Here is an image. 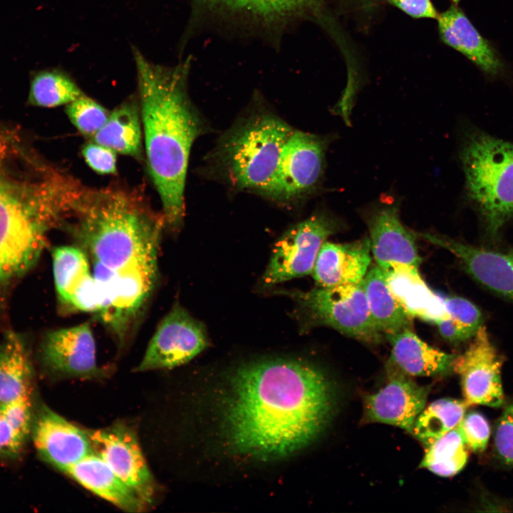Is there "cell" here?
<instances>
[{
	"label": "cell",
	"mask_w": 513,
	"mask_h": 513,
	"mask_svg": "<svg viewBox=\"0 0 513 513\" xmlns=\"http://www.w3.org/2000/svg\"><path fill=\"white\" fill-rule=\"evenodd\" d=\"M71 215L97 285L98 315L122 343L157 281L163 215L136 191L117 185L86 188Z\"/></svg>",
	"instance_id": "1"
},
{
	"label": "cell",
	"mask_w": 513,
	"mask_h": 513,
	"mask_svg": "<svg viewBox=\"0 0 513 513\" xmlns=\"http://www.w3.org/2000/svg\"><path fill=\"white\" fill-rule=\"evenodd\" d=\"M223 416L230 447L252 457H284L321 432L333 408L324 374L307 362L287 359L252 361L231 375Z\"/></svg>",
	"instance_id": "2"
},
{
	"label": "cell",
	"mask_w": 513,
	"mask_h": 513,
	"mask_svg": "<svg viewBox=\"0 0 513 513\" xmlns=\"http://www.w3.org/2000/svg\"><path fill=\"white\" fill-rule=\"evenodd\" d=\"M132 51L148 172L160 196L165 227L177 230L185 216L190 150L204 131L188 95L190 61L167 66L152 63L135 47Z\"/></svg>",
	"instance_id": "3"
},
{
	"label": "cell",
	"mask_w": 513,
	"mask_h": 513,
	"mask_svg": "<svg viewBox=\"0 0 513 513\" xmlns=\"http://www.w3.org/2000/svg\"><path fill=\"white\" fill-rule=\"evenodd\" d=\"M74 198L73 183L59 173L28 185L0 175V293L37 261L47 230Z\"/></svg>",
	"instance_id": "4"
},
{
	"label": "cell",
	"mask_w": 513,
	"mask_h": 513,
	"mask_svg": "<svg viewBox=\"0 0 513 513\" xmlns=\"http://www.w3.org/2000/svg\"><path fill=\"white\" fill-rule=\"evenodd\" d=\"M293 131L274 114H251L222 136L214 153L216 162L234 187L266 195Z\"/></svg>",
	"instance_id": "5"
},
{
	"label": "cell",
	"mask_w": 513,
	"mask_h": 513,
	"mask_svg": "<svg viewBox=\"0 0 513 513\" xmlns=\"http://www.w3.org/2000/svg\"><path fill=\"white\" fill-rule=\"evenodd\" d=\"M466 195L486 234L497 239L513 219V142L472 130L460 152Z\"/></svg>",
	"instance_id": "6"
},
{
	"label": "cell",
	"mask_w": 513,
	"mask_h": 513,
	"mask_svg": "<svg viewBox=\"0 0 513 513\" xmlns=\"http://www.w3.org/2000/svg\"><path fill=\"white\" fill-rule=\"evenodd\" d=\"M297 305L303 328L328 326L348 336L377 343L383 333L371 316L363 280L359 284L317 286L308 291L288 293Z\"/></svg>",
	"instance_id": "7"
},
{
	"label": "cell",
	"mask_w": 513,
	"mask_h": 513,
	"mask_svg": "<svg viewBox=\"0 0 513 513\" xmlns=\"http://www.w3.org/2000/svg\"><path fill=\"white\" fill-rule=\"evenodd\" d=\"M339 228L337 219L318 212L289 229L274 246L263 286L311 274L321 247Z\"/></svg>",
	"instance_id": "8"
},
{
	"label": "cell",
	"mask_w": 513,
	"mask_h": 513,
	"mask_svg": "<svg viewBox=\"0 0 513 513\" xmlns=\"http://www.w3.org/2000/svg\"><path fill=\"white\" fill-rule=\"evenodd\" d=\"M207 345L204 326L175 304L160 321L136 370L177 367L190 361Z\"/></svg>",
	"instance_id": "9"
},
{
	"label": "cell",
	"mask_w": 513,
	"mask_h": 513,
	"mask_svg": "<svg viewBox=\"0 0 513 513\" xmlns=\"http://www.w3.org/2000/svg\"><path fill=\"white\" fill-rule=\"evenodd\" d=\"M327 145L323 137L294 130L266 196L289 201L314 190L323 172Z\"/></svg>",
	"instance_id": "10"
},
{
	"label": "cell",
	"mask_w": 513,
	"mask_h": 513,
	"mask_svg": "<svg viewBox=\"0 0 513 513\" xmlns=\"http://www.w3.org/2000/svg\"><path fill=\"white\" fill-rule=\"evenodd\" d=\"M93 452L100 456L148 506L156 484L135 433L125 425L88 431Z\"/></svg>",
	"instance_id": "11"
},
{
	"label": "cell",
	"mask_w": 513,
	"mask_h": 513,
	"mask_svg": "<svg viewBox=\"0 0 513 513\" xmlns=\"http://www.w3.org/2000/svg\"><path fill=\"white\" fill-rule=\"evenodd\" d=\"M469 348L456 356L453 370L461 377L467 405L497 408L504 402L501 380L502 358L482 326Z\"/></svg>",
	"instance_id": "12"
},
{
	"label": "cell",
	"mask_w": 513,
	"mask_h": 513,
	"mask_svg": "<svg viewBox=\"0 0 513 513\" xmlns=\"http://www.w3.org/2000/svg\"><path fill=\"white\" fill-rule=\"evenodd\" d=\"M410 376L389 360L386 384L364 398L365 418L369 422L395 425L412 433L430 388L418 384Z\"/></svg>",
	"instance_id": "13"
},
{
	"label": "cell",
	"mask_w": 513,
	"mask_h": 513,
	"mask_svg": "<svg viewBox=\"0 0 513 513\" xmlns=\"http://www.w3.org/2000/svg\"><path fill=\"white\" fill-rule=\"evenodd\" d=\"M370 250L383 270L400 264L418 269L421 259L415 233L406 229L400 219L398 204L380 200L367 211Z\"/></svg>",
	"instance_id": "14"
},
{
	"label": "cell",
	"mask_w": 513,
	"mask_h": 513,
	"mask_svg": "<svg viewBox=\"0 0 513 513\" xmlns=\"http://www.w3.org/2000/svg\"><path fill=\"white\" fill-rule=\"evenodd\" d=\"M32 428L34 445L40 455L65 473L94 452L88 431L46 406L39 410Z\"/></svg>",
	"instance_id": "15"
},
{
	"label": "cell",
	"mask_w": 513,
	"mask_h": 513,
	"mask_svg": "<svg viewBox=\"0 0 513 513\" xmlns=\"http://www.w3.org/2000/svg\"><path fill=\"white\" fill-rule=\"evenodd\" d=\"M417 234L453 254L466 271L481 285L513 300V248L496 250L466 244L441 235Z\"/></svg>",
	"instance_id": "16"
},
{
	"label": "cell",
	"mask_w": 513,
	"mask_h": 513,
	"mask_svg": "<svg viewBox=\"0 0 513 513\" xmlns=\"http://www.w3.org/2000/svg\"><path fill=\"white\" fill-rule=\"evenodd\" d=\"M41 356L46 368L58 375L91 378L100 373L95 341L88 323L48 333L42 342Z\"/></svg>",
	"instance_id": "17"
},
{
	"label": "cell",
	"mask_w": 513,
	"mask_h": 513,
	"mask_svg": "<svg viewBox=\"0 0 513 513\" xmlns=\"http://www.w3.org/2000/svg\"><path fill=\"white\" fill-rule=\"evenodd\" d=\"M200 9L248 24L279 26L314 11L318 0H193Z\"/></svg>",
	"instance_id": "18"
},
{
	"label": "cell",
	"mask_w": 513,
	"mask_h": 513,
	"mask_svg": "<svg viewBox=\"0 0 513 513\" xmlns=\"http://www.w3.org/2000/svg\"><path fill=\"white\" fill-rule=\"evenodd\" d=\"M370 251L367 237L345 244L325 242L311 273L317 286L359 284L368 270Z\"/></svg>",
	"instance_id": "19"
},
{
	"label": "cell",
	"mask_w": 513,
	"mask_h": 513,
	"mask_svg": "<svg viewBox=\"0 0 513 513\" xmlns=\"http://www.w3.org/2000/svg\"><path fill=\"white\" fill-rule=\"evenodd\" d=\"M440 36L447 45L462 53L483 72L496 76L502 63L489 43L477 31L456 1L439 14Z\"/></svg>",
	"instance_id": "20"
},
{
	"label": "cell",
	"mask_w": 513,
	"mask_h": 513,
	"mask_svg": "<svg viewBox=\"0 0 513 513\" xmlns=\"http://www.w3.org/2000/svg\"><path fill=\"white\" fill-rule=\"evenodd\" d=\"M383 271L390 291L411 318L417 317L435 323L450 318L443 298L426 285L418 269L395 264Z\"/></svg>",
	"instance_id": "21"
},
{
	"label": "cell",
	"mask_w": 513,
	"mask_h": 513,
	"mask_svg": "<svg viewBox=\"0 0 513 513\" xmlns=\"http://www.w3.org/2000/svg\"><path fill=\"white\" fill-rule=\"evenodd\" d=\"M66 473L87 489L126 512H139L147 507L95 452L72 466Z\"/></svg>",
	"instance_id": "22"
},
{
	"label": "cell",
	"mask_w": 513,
	"mask_h": 513,
	"mask_svg": "<svg viewBox=\"0 0 513 513\" xmlns=\"http://www.w3.org/2000/svg\"><path fill=\"white\" fill-rule=\"evenodd\" d=\"M392 346V361L409 375L437 376L453 370L457 356L432 348L410 328L385 335Z\"/></svg>",
	"instance_id": "23"
},
{
	"label": "cell",
	"mask_w": 513,
	"mask_h": 513,
	"mask_svg": "<svg viewBox=\"0 0 513 513\" xmlns=\"http://www.w3.org/2000/svg\"><path fill=\"white\" fill-rule=\"evenodd\" d=\"M31 364L22 337L8 333L0 343V404L30 397Z\"/></svg>",
	"instance_id": "24"
},
{
	"label": "cell",
	"mask_w": 513,
	"mask_h": 513,
	"mask_svg": "<svg viewBox=\"0 0 513 513\" xmlns=\"http://www.w3.org/2000/svg\"><path fill=\"white\" fill-rule=\"evenodd\" d=\"M93 138L94 142L115 152L141 160L143 137L138 100L120 104Z\"/></svg>",
	"instance_id": "25"
},
{
	"label": "cell",
	"mask_w": 513,
	"mask_h": 513,
	"mask_svg": "<svg viewBox=\"0 0 513 513\" xmlns=\"http://www.w3.org/2000/svg\"><path fill=\"white\" fill-rule=\"evenodd\" d=\"M363 285L371 316L382 333L410 328L411 318L390 291L381 268L377 265L368 270Z\"/></svg>",
	"instance_id": "26"
},
{
	"label": "cell",
	"mask_w": 513,
	"mask_h": 513,
	"mask_svg": "<svg viewBox=\"0 0 513 513\" xmlns=\"http://www.w3.org/2000/svg\"><path fill=\"white\" fill-rule=\"evenodd\" d=\"M57 296L66 308L73 296L93 278L89 259L80 247L61 246L52 254Z\"/></svg>",
	"instance_id": "27"
},
{
	"label": "cell",
	"mask_w": 513,
	"mask_h": 513,
	"mask_svg": "<svg viewBox=\"0 0 513 513\" xmlns=\"http://www.w3.org/2000/svg\"><path fill=\"white\" fill-rule=\"evenodd\" d=\"M468 405L465 400L442 398L430 403L416 418L412 433L428 447L456 428Z\"/></svg>",
	"instance_id": "28"
},
{
	"label": "cell",
	"mask_w": 513,
	"mask_h": 513,
	"mask_svg": "<svg viewBox=\"0 0 513 513\" xmlns=\"http://www.w3.org/2000/svg\"><path fill=\"white\" fill-rule=\"evenodd\" d=\"M84 93L67 73L45 70L33 77L30 88V102L40 107H56L68 104Z\"/></svg>",
	"instance_id": "29"
},
{
	"label": "cell",
	"mask_w": 513,
	"mask_h": 513,
	"mask_svg": "<svg viewBox=\"0 0 513 513\" xmlns=\"http://www.w3.org/2000/svg\"><path fill=\"white\" fill-rule=\"evenodd\" d=\"M467 457V447L456 427L427 447L420 466L437 475L450 477L462 470Z\"/></svg>",
	"instance_id": "30"
},
{
	"label": "cell",
	"mask_w": 513,
	"mask_h": 513,
	"mask_svg": "<svg viewBox=\"0 0 513 513\" xmlns=\"http://www.w3.org/2000/svg\"><path fill=\"white\" fill-rule=\"evenodd\" d=\"M66 114L81 133L93 137L105 125L110 113L98 102L83 94L67 104Z\"/></svg>",
	"instance_id": "31"
},
{
	"label": "cell",
	"mask_w": 513,
	"mask_h": 513,
	"mask_svg": "<svg viewBox=\"0 0 513 513\" xmlns=\"http://www.w3.org/2000/svg\"><path fill=\"white\" fill-rule=\"evenodd\" d=\"M443 301L450 318L469 338L474 337L482 326L483 318L480 309L462 297H446Z\"/></svg>",
	"instance_id": "32"
},
{
	"label": "cell",
	"mask_w": 513,
	"mask_h": 513,
	"mask_svg": "<svg viewBox=\"0 0 513 513\" xmlns=\"http://www.w3.org/2000/svg\"><path fill=\"white\" fill-rule=\"evenodd\" d=\"M467 447L474 452H482L487 445L490 428L486 418L478 412L464 415L457 425Z\"/></svg>",
	"instance_id": "33"
},
{
	"label": "cell",
	"mask_w": 513,
	"mask_h": 513,
	"mask_svg": "<svg viewBox=\"0 0 513 513\" xmlns=\"http://www.w3.org/2000/svg\"><path fill=\"white\" fill-rule=\"evenodd\" d=\"M494 447L499 461L513 467V402L505 408L497 422Z\"/></svg>",
	"instance_id": "34"
},
{
	"label": "cell",
	"mask_w": 513,
	"mask_h": 513,
	"mask_svg": "<svg viewBox=\"0 0 513 513\" xmlns=\"http://www.w3.org/2000/svg\"><path fill=\"white\" fill-rule=\"evenodd\" d=\"M82 155L86 164L97 173L110 175L116 172V155L113 150L93 141L84 145Z\"/></svg>",
	"instance_id": "35"
},
{
	"label": "cell",
	"mask_w": 513,
	"mask_h": 513,
	"mask_svg": "<svg viewBox=\"0 0 513 513\" xmlns=\"http://www.w3.org/2000/svg\"><path fill=\"white\" fill-rule=\"evenodd\" d=\"M26 438L14 428L4 405L0 404V457H16L22 450Z\"/></svg>",
	"instance_id": "36"
},
{
	"label": "cell",
	"mask_w": 513,
	"mask_h": 513,
	"mask_svg": "<svg viewBox=\"0 0 513 513\" xmlns=\"http://www.w3.org/2000/svg\"><path fill=\"white\" fill-rule=\"evenodd\" d=\"M413 18L437 19L439 14L430 0H387Z\"/></svg>",
	"instance_id": "37"
},
{
	"label": "cell",
	"mask_w": 513,
	"mask_h": 513,
	"mask_svg": "<svg viewBox=\"0 0 513 513\" xmlns=\"http://www.w3.org/2000/svg\"><path fill=\"white\" fill-rule=\"evenodd\" d=\"M443 338L452 343H460L470 339L450 318L441 319L435 323Z\"/></svg>",
	"instance_id": "38"
},
{
	"label": "cell",
	"mask_w": 513,
	"mask_h": 513,
	"mask_svg": "<svg viewBox=\"0 0 513 513\" xmlns=\"http://www.w3.org/2000/svg\"><path fill=\"white\" fill-rule=\"evenodd\" d=\"M356 1L358 4H360L364 6H369L372 4H373L375 0H353Z\"/></svg>",
	"instance_id": "39"
}]
</instances>
